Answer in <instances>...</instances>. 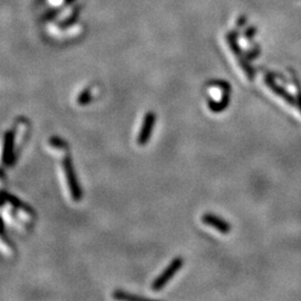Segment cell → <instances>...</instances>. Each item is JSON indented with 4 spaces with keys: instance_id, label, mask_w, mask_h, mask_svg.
Masks as SVG:
<instances>
[{
    "instance_id": "obj_1",
    "label": "cell",
    "mask_w": 301,
    "mask_h": 301,
    "mask_svg": "<svg viewBox=\"0 0 301 301\" xmlns=\"http://www.w3.org/2000/svg\"><path fill=\"white\" fill-rule=\"evenodd\" d=\"M63 168L65 174H66V180L69 191H71L72 199L78 202V201H81L83 199V191L80 183H78L75 169H74L73 160L69 154L65 155V158L63 160Z\"/></svg>"
},
{
    "instance_id": "obj_2",
    "label": "cell",
    "mask_w": 301,
    "mask_h": 301,
    "mask_svg": "<svg viewBox=\"0 0 301 301\" xmlns=\"http://www.w3.org/2000/svg\"><path fill=\"white\" fill-rule=\"evenodd\" d=\"M183 265V259L181 257H176L172 260V262L170 263L167 268L163 270V272L155 279L152 283V289L154 291H160L168 285L170 280H172L173 277L175 276V273L182 268Z\"/></svg>"
},
{
    "instance_id": "obj_3",
    "label": "cell",
    "mask_w": 301,
    "mask_h": 301,
    "mask_svg": "<svg viewBox=\"0 0 301 301\" xmlns=\"http://www.w3.org/2000/svg\"><path fill=\"white\" fill-rule=\"evenodd\" d=\"M156 122V115L154 112H147L145 116H144L143 124L141 126V129H139L138 136H137V144L141 146L146 145L150 141V138L152 136V133H153L154 126Z\"/></svg>"
},
{
    "instance_id": "obj_4",
    "label": "cell",
    "mask_w": 301,
    "mask_h": 301,
    "mask_svg": "<svg viewBox=\"0 0 301 301\" xmlns=\"http://www.w3.org/2000/svg\"><path fill=\"white\" fill-rule=\"evenodd\" d=\"M15 133L14 130H7L5 133V141H3V154L2 162L6 167H11L16 161L15 155Z\"/></svg>"
},
{
    "instance_id": "obj_5",
    "label": "cell",
    "mask_w": 301,
    "mask_h": 301,
    "mask_svg": "<svg viewBox=\"0 0 301 301\" xmlns=\"http://www.w3.org/2000/svg\"><path fill=\"white\" fill-rule=\"evenodd\" d=\"M202 222L204 224H208L212 228L216 229L219 232L223 234H228L230 232V224L225 220L221 219L220 216L212 215V213H206L202 215Z\"/></svg>"
},
{
    "instance_id": "obj_6",
    "label": "cell",
    "mask_w": 301,
    "mask_h": 301,
    "mask_svg": "<svg viewBox=\"0 0 301 301\" xmlns=\"http://www.w3.org/2000/svg\"><path fill=\"white\" fill-rule=\"evenodd\" d=\"M6 201H8V202H9L11 206H14L15 208L20 209V210H24L25 212L29 213V215H34L33 209L28 207L26 203H24L20 199H18L15 195L7 193L6 191H1V206H5Z\"/></svg>"
},
{
    "instance_id": "obj_7",
    "label": "cell",
    "mask_w": 301,
    "mask_h": 301,
    "mask_svg": "<svg viewBox=\"0 0 301 301\" xmlns=\"http://www.w3.org/2000/svg\"><path fill=\"white\" fill-rule=\"evenodd\" d=\"M230 90H225L224 95L220 102H215L211 98L208 99V106L210 108V111L213 113H221L223 112L226 107H228L230 103V97H229Z\"/></svg>"
},
{
    "instance_id": "obj_8",
    "label": "cell",
    "mask_w": 301,
    "mask_h": 301,
    "mask_svg": "<svg viewBox=\"0 0 301 301\" xmlns=\"http://www.w3.org/2000/svg\"><path fill=\"white\" fill-rule=\"evenodd\" d=\"M91 99H93V96H91L90 88H85L80 95H78L77 103L78 105L81 106H86L87 104H89L91 102Z\"/></svg>"
},
{
    "instance_id": "obj_9",
    "label": "cell",
    "mask_w": 301,
    "mask_h": 301,
    "mask_svg": "<svg viewBox=\"0 0 301 301\" xmlns=\"http://www.w3.org/2000/svg\"><path fill=\"white\" fill-rule=\"evenodd\" d=\"M113 298L119 299V300H142V299H144L139 296L130 295V294H129V292H124L121 290L114 291V294H113Z\"/></svg>"
},
{
    "instance_id": "obj_10",
    "label": "cell",
    "mask_w": 301,
    "mask_h": 301,
    "mask_svg": "<svg viewBox=\"0 0 301 301\" xmlns=\"http://www.w3.org/2000/svg\"><path fill=\"white\" fill-rule=\"evenodd\" d=\"M49 143H50V145H53V146L57 147V148H63V147H66L67 146L66 142H65L64 139H62L60 137H57V136L50 137Z\"/></svg>"
}]
</instances>
